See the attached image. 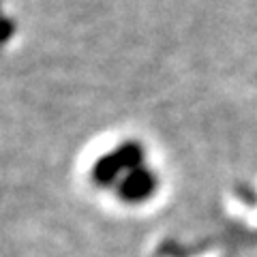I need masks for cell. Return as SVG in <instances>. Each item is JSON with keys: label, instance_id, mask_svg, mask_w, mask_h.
Returning a JSON list of instances; mask_svg holds the SVG:
<instances>
[{"label": "cell", "instance_id": "cell-1", "mask_svg": "<svg viewBox=\"0 0 257 257\" xmlns=\"http://www.w3.org/2000/svg\"><path fill=\"white\" fill-rule=\"evenodd\" d=\"M11 35H13V24L0 15V43H5Z\"/></svg>", "mask_w": 257, "mask_h": 257}]
</instances>
